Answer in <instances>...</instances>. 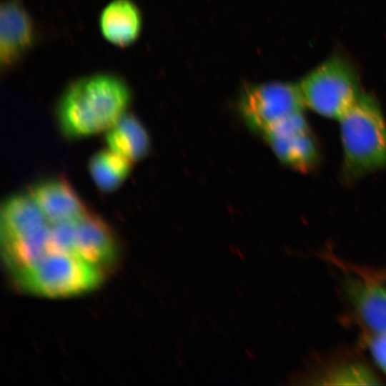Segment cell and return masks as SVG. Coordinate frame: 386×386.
Instances as JSON below:
<instances>
[{"label":"cell","mask_w":386,"mask_h":386,"mask_svg":"<svg viewBox=\"0 0 386 386\" xmlns=\"http://www.w3.org/2000/svg\"><path fill=\"white\" fill-rule=\"evenodd\" d=\"M74 254L102 272L114 264L117 244L106 222L88 212L74 222Z\"/></svg>","instance_id":"8"},{"label":"cell","mask_w":386,"mask_h":386,"mask_svg":"<svg viewBox=\"0 0 386 386\" xmlns=\"http://www.w3.org/2000/svg\"><path fill=\"white\" fill-rule=\"evenodd\" d=\"M50 224L29 194L12 195L1 206V242L31 236Z\"/></svg>","instance_id":"10"},{"label":"cell","mask_w":386,"mask_h":386,"mask_svg":"<svg viewBox=\"0 0 386 386\" xmlns=\"http://www.w3.org/2000/svg\"><path fill=\"white\" fill-rule=\"evenodd\" d=\"M325 385H377L378 380L371 370L359 362L335 366L319 378Z\"/></svg>","instance_id":"15"},{"label":"cell","mask_w":386,"mask_h":386,"mask_svg":"<svg viewBox=\"0 0 386 386\" xmlns=\"http://www.w3.org/2000/svg\"><path fill=\"white\" fill-rule=\"evenodd\" d=\"M126 81L110 73H96L74 80L56 105L57 122L68 138L107 131L123 115L131 100Z\"/></svg>","instance_id":"1"},{"label":"cell","mask_w":386,"mask_h":386,"mask_svg":"<svg viewBox=\"0 0 386 386\" xmlns=\"http://www.w3.org/2000/svg\"><path fill=\"white\" fill-rule=\"evenodd\" d=\"M106 132L108 149L132 163L147 155L150 147L148 133L133 114L124 113Z\"/></svg>","instance_id":"13"},{"label":"cell","mask_w":386,"mask_h":386,"mask_svg":"<svg viewBox=\"0 0 386 386\" xmlns=\"http://www.w3.org/2000/svg\"><path fill=\"white\" fill-rule=\"evenodd\" d=\"M29 194L51 224L76 222L88 212L73 187L62 178L39 182Z\"/></svg>","instance_id":"9"},{"label":"cell","mask_w":386,"mask_h":386,"mask_svg":"<svg viewBox=\"0 0 386 386\" xmlns=\"http://www.w3.org/2000/svg\"><path fill=\"white\" fill-rule=\"evenodd\" d=\"M306 107L319 115L339 120L362 92L353 66L332 56L308 73L299 84Z\"/></svg>","instance_id":"4"},{"label":"cell","mask_w":386,"mask_h":386,"mask_svg":"<svg viewBox=\"0 0 386 386\" xmlns=\"http://www.w3.org/2000/svg\"><path fill=\"white\" fill-rule=\"evenodd\" d=\"M262 136L287 167L302 172H310L320 167V145L303 112L279 122Z\"/></svg>","instance_id":"6"},{"label":"cell","mask_w":386,"mask_h":386,"mask_svg":"<svg viewBox=\"0 0 386 386\" xmlns=\"http://www.w3.org/2000/svg\"><path fill=\"white\" fill-rule=\"evenodd\" d=\"M339 124L342 149L340 179L345 186L386 171V118L372 95L362 93Z\"/></svg>","instance_id":"2"},{"label":"cell","mask_w":386,"mask_h":386,"mask_svg":"<svg viewBox=\"0 0 386 386\" xmlns=\"http://www.w3.org/2000/svg\"><path fill=\"white\" fill-rule=\"evenodd\" d=\"M367 277L375 281L386 280V268L379 272H367Z\"/></svg>","instance_id":"17"},{"label":"cell","mask_w":386,"mask_h":386,"mask_svg":"<svg viewBox=\"0 0 386 386\" xmlns=\"http://www.w3.org/2000/svg\"><path fill=\"white\" fill-rule=\"evenodd\" d=\"M99 27L109 43L127 47L135 43L141 34L142 13L132 0H113L102 9Z\"/></svg>","instance_id":"11"},{"label":"cell","mask_w":386,"mask_h":386,"mask_svg":"<svg viewBox=\"0 0 386 386\" xmlns=\"http://www.w3.org/2000/svg\"><path fill=\"white\" fill-rule=\"evenodd\" d=\"M369 351L377 366L386 375V333H375L367 339Z\"/></svg>","instance_id":"16"},{"label":"cell","mask_w":386,"mask_h":386,"mask_svg":"<svg viewBox=\"0 0 386 386\" xmlns=\"http://www.w3.org/2000/svg\"><path fill=\"white\" fill-rule=\"evenodd\" d=\"M38 31L23 0H4L0 12L1 74L14 70L34 47Z\"/></svg>","instance_id":"7"},{"label":"cell","mask_w":386,"mask_h":386,"mask_svg":"<svg viewBox=\"0 0 386 386\" xmlns=\"http://www.w3.org/2000/svg\"><path fill=\"white\" fill-rule=\"evenodd\" d=\"M239 107L249 128L262 135L279 122L304 112L306 106L299 84L272 82L247 86Z\"/></svg>","instance_id":"5"},{"label":"cell","mask_w":386,"mask_h":386,"mask_svg":"<svg viewBox=\"0 0 386 386\" xmlns=\"http://www.w3.org/2000/svg\"><path fill=\"white\" fill-rule=\"evenodd\" d=\"M13 277L18 287L29 294L63 298L97 288L103 282L104 272L76 254L49 252Z\"/></svg>","instance_id":"3"},{"label":"cell","mask_w":386,"mask_h":386,"mask_svg":"<svg viewBox=\"0 0 386 386\" xmlns=\"http://www.w3.org/2000/svg\"><path fill=\"white\" fill-rule=\"evenodd\" d=\"M131 169L130 161L109 149L95 153L89 163L93 181L104 192L117 189L124 182Z\"/></svg>","instance_id":"14"},{"label":"cell","mask_w":386,"mask_h":386,"mask_svg":"<svg viewBox=\"0 0 386 386\" xmlns=\"http://www.w3.org/2000/svg\"><path fill=\"white\" fill-rule=\"evenodd\" d=\"M345 291L364 323L375 333H386V287L365 278L348 280Z\"/></svg>","instance_id":"12"}]
</instances>
